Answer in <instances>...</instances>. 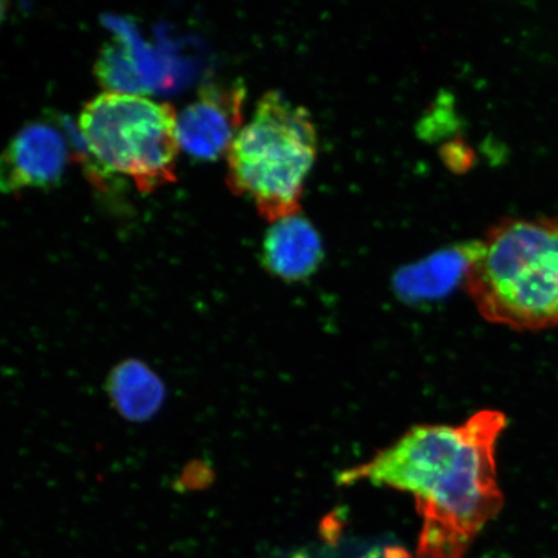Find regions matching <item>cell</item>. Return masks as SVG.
<instances>
[{"label": "cell", "mask_w": 558, "mask_h": 558, "mask_svg": "<svg viewBox=\"0 0 558 558\" xmlns=\"http://www.w3.org/2000/svg\"><path fill=\"white\" fill-rule=\"evenodd\" d=\"M506 427L498 410L480 411L456 427L417 425L368 462L341 472L338 483L413 495L423 521L416 558H464L505 506L497 445Z\"/></svg>", "instance_id": "1"}, {"label": "cell", "mask_w": 558, "mask_h": 558, "mask_svg": "<svg viewBox=\"0 0 558 558\" xmlns=\"http://www.w3.org/2000/svg\"><path fill=\"white\" fill-rule=\"evenodd\" d=\"M488 323L519 331L558 325V218H507L478 241L465 279Z\"/></svg>", "instance_id": "2"}, {"label": "cell", "mask_w": 558, "mask_h": 558, "mask_svg": "<svg viewBox=\"0 0 558 558\" xmlns=\"http://www.w3.org/2000/svg\"><path fill=\"white\" fill-rule=\"evenodd\" d=\"M317 146L308 110L270 90L230 145L228 185L269 222L296 215Z\"/></svg>", "instance_id": "3"}, {"label": "cell", "mask_w": 558, "mask_h": 558, "mask_svg": "<svg viewBox=\"0 0 558 558\" xmlns=\"http://www.w3.org/2000/svg\"><path fill=\"white\" fill-rule=\"evenodd\" d=\"M78 129L88 155L105 172L148 193L177 180L178 116L142 95L105 93L90 100Z\"/></svg>", "instance_id": "4"}, {"label": "cell", "mask_w": 558, "mask_h": 558, "mask_svg": "<svg viewBox=\"0 0 558 558\" xmlns=\"http://www.w3.org/2000/svg\"><path fill=\"white\" fill-rule=\"evenodd\" d=\"M244 99L246 88L242 83L202 89L198 99L178 116L180 148L201 160L227 155L242 129Z\"/></svg>", "instance_id": "5"}, {"label": "cell", "mask_w": 558, "mask_h": 558, "mask_svg": "<svg viewBox=\"0 0 558 558\" xmlns=\"http://www.w3.org/2000/svg\"><path fill=\"white\" fill-rule=\"evenodd\" d=\"M69 156L66 137L54 125H26L0 155V192L58 184Z\"/></svg>", "instance_id": "6"}, {"label": "cell", "mask_w": 558, "mask_h": 558, "mask_svg": "<svg viewBox=\"0 0 558 558\" xmlns=\"http://www.w3.org/2000/svg\"><path fill=\"white\" fill-rule=\"evenodd\" d=\"M324 259L317 230L299 214L271 222L263 243V264L286 282L310 278Z\"/></svg>", "instance_id": "7"}, {"label": "cell", "mask_w": 558, "mask_h": 558, "mask_svg": "<svg viewBox=\"0 0 558 558\" xmlns=\"http://www.w3.org/2000/svg\"><path fill=\"white\" fill-rule=\"evenodd\" d=\"M478 241L438 251L397 271L393 288L402 302L417 304L444 299L466 279Z\"/></svg>", "instance_id": "8"}, {"label": "cell", "mask_w": 558, "mask_h": 558, "mask_svg": "<svg viewBox=\"0 0 558 558\" xmlns=\"http://www.w3.org/2000/svg\"><path fill=\"white\" fill-rule=\"evenodd\" d=\"M114 409L130 422H148L163 407L166 388L159 376L142 361L129 360L114 367L107 380Z\"/></svg>", "instance_id": "9"}, {"label": "cell", "mask_w": 558, "mask_h": 558, "mask_svg": "<svg viewBox=\"0 0 558 558\" xmlns=\"http://www.w3.org/2000/svg\"><path fill=\"white\" fill-rule=\"evenodd\" d=\"M95 72L108 93L142 95L150 93L143 70L135 53L124 41H117L104 48L96 62Z\"/></svg>", "instance_id": "10"}, {"label": "cell", "mask_w": 558, "mask_h": 558, "mask_svg": "<svg viewBox=\"0 0 558 558\" xmlns=\"http://www.w3.org/2000/svg\"><path fill=\"white\" fill-rule=\"evenodd\" d=\"M7 12H9V3L0 2V24L3 23Z\"/></svg>", "instance_id": "11"}, {"label": "cell", "mask_w": 558, "mask_h": 558, "mask_svg": "<svg viewBox=\"0 0 558 558\" xmlns=\"http://www.w3.org/2000/svg\"><path fill=\"white\" fill-rule=\"evenodd\" d=\"M362 558H381V557H380V554L378 553V550H374V553H369L368 555H366L365 557H362Z\"/></svg>", "instance_id": "12"}]
</instances>
